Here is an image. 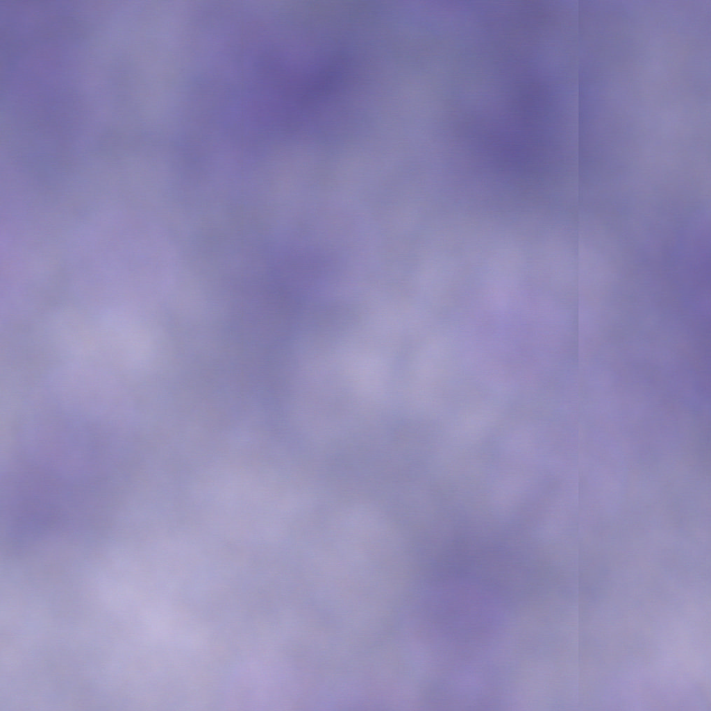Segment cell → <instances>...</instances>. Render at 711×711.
Instances as JSON below:
<instances>
[{
	"label": "cell",
	"instance_id": "obj_2",
	"mask_svg": "<svg viewBox=\"0 0 711 711\" xmlns=\"http://www.w3.org/2000/svg\"><path fill=\"white\" fill-rule=\"evenodd\" d=\"M469 585L444 587V629L453 633H480L495 625L497 612L485 595L474 594Z\"/></svg>",
	"mask_w": 711,
	"mask_h": 711
},
{
	"label": "cell",
	"instance_id": "obj_1",
	"mask_svg": "<svg viewBox=\"0 0 711 711\" xmlns=\"http://www.w3.org/2000/svg\"><path fill=\"white\" fill-rule=\"evenodd\" d=\"M205 503L214 522L231 535L262 538L277 526L276 502L267 487L248 478L229 477L210 486Z\"/></svg>",
	"mask_w": 711,
	"mask_h": 711
}]
</instances>
